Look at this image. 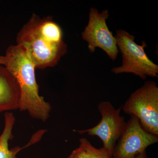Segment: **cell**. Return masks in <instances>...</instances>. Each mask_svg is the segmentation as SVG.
Wrapping results in <instances>:
<instances>
[{
    "label": "cell",
    "instance_id": "cell-1",
    "mask_svg": "<svg viewBox=\"0 0 158 158\" xmlns=\"http://www.w3.org/2000/svg\"><path fill=\"white\" fill-rule=\"evenodd\" d=\"M16 41L36 69L53 67L67 50L62 29L50 16L32 15L18 34Z\"/></svg>",
    "mask_w": 158,
    "mask_h": 158
},
{
    "label": "cell",
    "instance_id": "cell-2",
    "mask_svg": "<svg viewBox=\"0 0 158 158\" xmlns=\"http://www.w3.org/2000/svg\"><path fill=\"white\" fill-rule=\"evenodd\" d=\"M4 66L16 79L20 96L18 109L27 112L32 118L46 122L50 117L52 106L39 92L35 75L36 68L22 48L16 44L6 51Z\"/></svg>",
    "mask_w": 158,
    "mask_h": 158
},
{
    "label": "cell",
    "instance_id": "cell-3",
    "mask_svg": "<svg viewBox=\"0 0 158 158\" xmlns=\"http://www.w3.org/2000/svg\"><path fill=\"white\" fill-rule=\"evenodd\" d=\"M115 37L117 47L121 52L123 64L112 69L115 74L132 73L143 80L147 76L158 77V65L154 63L145 53L147 44L142 41L141 45L135 42V37L127 31L117 30Z\"/></svg>",
    "mask_w": 158,
    "mask_h": 158
},
{
    "label": "cell",
    "instance_id": "cell-4",
    "mask_svg": "<svg viewBox=\"0 0 158 158\" xmlns=\"http://www.w3.org/2000/svg\"><path fill=\"white\" fill-rule=\"evenodd\" d=\"M122 109L127 114L137 117L148 132L158 136V88L156 82H145L131 94Z\"/></svg>",
    "mask_w": 158,
    "mask_h": 158
},
{
    "label": "cell",
    "instance_id": "cell-5",
    "mask_svg": "<svg viewBox=\"0 0 158 158\" xmlns=\"http://www.w3.org/2000/svg\"><path fill=\"white\" fill-rule=\"evenodd\" d=\"M122 108V106L115 109L110 102H102L98 106V111L102 115L101 120L98 124L91 128L74 131L99 137L102 141L103 148L112 158L116 141L120 138L126 125L124 117L120 116Z\"/></svg>",
    "mask_w": 158,
    "mask_h": 158
},
{
    "label": "cell",
    "instance_id": "cell-6",
    "mask_svg": "<svg viewBox=\"0 0 158 158\" xmlns=\"http://www.w3.org/2000/svg\"><path fill=\"white\" fill-rule=\"evenodd\" d=\"M109 16L108 10L100 13L94 8L90 9L89 22L82 33V37L88 43V48L90 52H95L98 48L106 52L113 60L117 58L118 54L116 37L109 30L106 20Z\"/></svg>",
    "mask_w": 158,
    "mask_h": 158
},
{
    "label": "cell",
    "instance_id": "cell-7",
    "mask_svg": "<svg viewBox=\"0 0 158 158\" xmlns=\"http://www.w3.org/2000/svg\"><path fill=\"white\" fill-rule=\"evenodd\" d=\"M158 142V136L145 131L139 119L131 115L118 139V144L115 145L112 158H134L146 151L148 146Z\"/></svg>",
    "mask_w": 158,
    "mask_h": 158
},
{
    "label": "cell",
    "instance_id": "cell-8",
    "mask_svg": "<svg viewBox=\"0 0 158 158\" xmlns=\"http://www.w3.org/2000/svg\"><path fill=\"white\" fill-rule=\"evenodd\" d=\"M20 92L16 79L0 65V113L18 109Z\"/></svg>",
    "mask_w": 158,
    "mask_h": 158
},
{
    "label": "cell",
    "instance_id": "cell-9",
    "mask_svg": "<svg viewBox=\"0 0 158 158\" xmlns=\"http://www.w3.org/2000/svg\"><path fill=\"white\" fill-rule=\"evenodd\" d=\"M15 120L13 113L6 112L5 113L4 129L0 135V158H18V153L22 150L31 146L40 140L38 136L35 135L26 146L23 147L16 146L11 149L9 148V141L13 138L12 130Z\"/></svg>",
    "mask_w": 158,
    "mask_h": 158
},
{
    "label": "cell",
    "instance_id": "cell-10",
    "mask_svg": "<svg viewBox=\"0 0 158 158\" xmlns=\"http://www.w3.org/2000/svg\"><path fill=\"white\" fill-rule=\"evenodd\" d=\"M80 142V144L88 152L91 158H112L105 148L103 147L96 148L86 138H81Z\"/></svg>",
    "mask_w": 158,
    "mask_h": 158
},
{
    "label": "cell",
    "instance_id": "cell-11",
    "mask_svg": "<svg viewBox=\"0 0 158 158\" xmlns=\"http://www.w3.org/2000/svg\"><path fill=\"white\" fill-rule=\"evenodd\" d=\"M68 158H91L88 152L83 146H80L76 149L74 150Z\"/></svg>",
    "mask_w": 158,
    "mask_h": 158
},
{
    "label": "cell",
    "instance_id": "cell-12",
    "mask_svg": "<svg viewBox=\"0 0 158 158\" xmlns=\"http://www.w3.org/2000/svg\"><path fill=\"white\" fill-rule=\"evenodd\" d=\"M134 158H148L146 151H144V152L141 153L140 154L136 156Z\"/></svg>",
    "mask_w": 158,
    "mask_h": 158
},
{
    "label": "cell",
    "instance_id": "cell-13",
    "mask_svg": "<svg viewBox=\"0 0 158 158\" xmlns=\"http://www.w3.org/2000/svg\"><path fill=\"white\" fill-rule=\"evenodd\" d=\"M5 61H6V58L5 56H0V65H4Z\"/></svg>",
    "mask_w": 158,
    "mask_h": 158
}]
</instances>
